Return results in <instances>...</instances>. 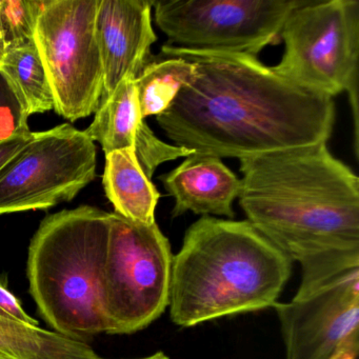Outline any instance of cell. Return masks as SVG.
<instances>
[{
    "instance_id": "6da1fadb",
    "label": "cell",
    "mask_w": 359,
    "mask_h": 359,
    "mask_svg": "<svg viewBox=\"0 0 359 359\" xmlns=\"http://www.w3.org/2000/svg\"><path fill=\"white\" fill-rule=\"evenodd\" d=\"M159 56L193 66L190 81L156 116L174 146L241 159L327 142L331 136L333 98L294 85L257 57L165 46Z\"/></svg>"
},
{
    "instance_id": "7a4b0ae2",
    "label": "cell",
    "mask_w": 359,
    "mask_h": 359,
    "mask_svg": "<svg viewBox=\"0 0 359 359\" xmlns=\"http://www.w3.org/2000/svg\"><path fill=\"white\" fill-rule=\"evenodd\" d=\"M239 161L248 222L302 266L295 297L359 269V178L327 142Z\"/></svg>"
},
{
    "instance_id": "3957f363",
    "label": "cell",
    "mask_w": 359,
    "mask_h": 359,
    "mask_svg": "<svg viewBox=\"0 0 359 359\" xmlns=\"http://www.w3.org/2000/svg\"><path fill=\"white\" fill-rule=\"evenodd\" d=\"M290 258L248 220L203 216L172 264L170 315L180 327L273 308L292 273Z\"/></svg>"
},
{
    "instance_id": "277c9868",
    "label": "cell",
    "mask_w": 359,
    "mask_h": 359,
    "mask_svg": "<svg viewBox=\"0 0 359 359\" xmlns=\"http://www.w3.org/2000/svg\"><path fill=\"white\" fill-rule=\"evenodd\" d=\"M111 213L90 205L41 222L29 247L30 293L54 332L85 341L107 333L102 274Z\"/></svg>"
},
{
    "instance_id": "5b68a950",
    "label": "cell",
    "mask_w": 359,
    "mask_h": 359,
    "mask_svg": "<svg viewBox=\"0 0 359 359\" xmlns=\"http://www.w3.org/2000/svg\"><path fill=\"white\" fill-rule=\"evenodd\" d=\"M280 39L285 53L272 67L277 74L313 93L348 94L358 155L359 1L300 0Z\"/></svg>"
},
{
    "instance_id": "8992f818",
    "label": "cell",
    "mask_w": 359,
    "mask_h": 359,
    "mask_svg": "<svg viewBox=\"0 0 359 359\" xmlns=\"http://www.w3.org/2000/svg\"><path fill=\"white\" fill-rule=\"evenodd\" d=\"M173 254L157 222L111 213L102 274L107 334H132L158 319L170 304Z\"/></svg>"
},
{
    "instance_id": "52a82bcc",
    "label": "cell",
    "mask_w": 359,
    "mask_h": 359,
    "mask_svg": "<svg viewBox=\"0 0 359 359\" xmlns=\"http://www.w3.org/2000/svg\"><path fill=\"white\" fill-rule=\"evenodd\" d=\"M300 0H158L155 22L165 47L199 53L257 57L280 39L287 16Z\"/></svg>"
},
{
    "instance_id": "ba28073f",
    "label": "cell",
    "mask_w": 359,
    "mask_h": 359,
    "mask_svg": "<svg viewBox=\"0 0 359 359\" xmlns=\"http://www.w3.org/2000/svg\"><path fill=\"white\" fill-rule=\"evenodd\" d=\"M100 0H41L34 43L57 114L70 121L97 111L104 71L96 39Z\"/></svg>"
},
{
    "instance_id": "9c48e42d",
    "label": "cell",
    "mask_w": 359,
    "mask_h": 359,
    "mask_svg": "<svg viewBox=\"0 0 359 359\" xmlns=\"http://www.w3.org/2000/svg\"><path fill=\"white\" fill-rule=\"evenodd\" d=\"M96 176V146L69 123L32 133L0 169V215L72 201Z\"/></svg>"
},
{
    "instance_id": "30bf717a",
    "label": "cell",
    "mask_w": 359,
    "mask_h": 359,
    "mask_svg": "<svg viewBox=\"0 0 359 359\" xmlns=\"http://www.w3.org/2000/svg\"><path fill=\"white\" fill-rule=\"evenodd\" d=\"M273 308L280 320L287 359H330L359 333V269Z\"/></svg>"
},
{
    "instance_id": "8fae6325",
    "label": "cell",
    "mask_w": 359,
    "mask_h": 359,
    "mask_svg": "<svg viewBox=\"0 0 359 359\" xmlns=\"http://www.w3.org/2000/svg\"><path fill=\"white\" fill-rule=\"evenodd\" d=\"M153 4L147 0H100L95 29L104 71L100 102L121 81L135 79L152 60L151 47L157 41L151 18Z\"/></svg>"
},
{
    "instance_id": "7c38bea8",
    "label": "cell",
    "mask_w": 359,
    "mask_h": 359,
    "mask_svg": "<svg viewBox=\"0 0 359 359\" xmlns=\"http://www.w3.org/2000/svg\"><path fill=\"white\" fill-rule=\"evenodd\" d=\"M90 140L100 142L104 154L133 148L136 158L149 180L161 163L192 154V151L159 140L140 113L135 79L119 83L102 100L90 127L85 130Z\"/></svg>"
},
{
    "instance_id": "4fadbf2b",
    "label": "cell",
    "mask_w": 359,
    "mask_h": 359,
    "mask_svg": "<svg viewBox=\"0 0 359 359\" xmlns=\"http://www.w3.org/2000/svg\"><path fill=\"white\" fill-rule=\"evenodd\" d=\"M159 180L175 199L173 217L187 212L235 217L233 201L239 196L241 182L222 159L192 153L175 169L159 176Z\"/></svg>"
},
{
    "instance_id": "5bb4252c",
    "label": "cell",
    "mask_w": 359,
    "mask_h": 359,
    "mask_svg": "<svg viewBox=\"0 0 359 359\" xmlns=\"http://www.w3.org/2000/svg\"><path fill=\"white\" fill-rule=\"evenodd\" d=\"M102 184L115 213L132 222H155L161 195L140 168L133 148L106 154Z\"/></svg>"
},
{
    "instance_id": "9a60e30c",
    "label": "cell",
    "mask_w": 359,
    "mask_h": 359,
    "mask_svg": "<svg viewBox=\"0 0 359 359\" xmlns=\"http://www.w3.org/2000/svg\"><path fill=\"white\" fill-rule=\"evenodd\" d=\"M0 71L29 117L55 110L51 83L35 43L5 52Z\"/></svg>"
},
{
    "instance_id": "2e32d148",
    "label": "cell",
    "mask_w": 359,
    "mask_h": 359,
    "mask_svg": "<svg viewBox=\"0 0 359 359\" xmlns=\"http://www.w3.org/2000/svg\"><path fill=\"white\" fill-rule=\"evenodd\" d=\"M192 75L193 66L188 60L153 56L135 79L142 118L165 112Z\"/></svg>"
},
{
    "instance_id": "e0dca14e",
    "label": "cell",
    "mask_w": 359,
    "mask_h": 359,
    "mask_svg": "<svg viewBox=\"0 0 359 359\" xmlns=\"http://www.w3.org/2000/svg\"><path fill=\"white\" fill-rule=\"evenodd\" d=\"M39 0H0V49L9 50L34 43Z\"/></svg>"
},
{
    "instance_id": "ac0fdd59",
    "label": "cell",
    "mask_w": 359,
    "mask_h": 359,
    "mask_svg": "<svg viewBox=\"0 0 359 359\" xmlns=\"http://www.w3.org/2000/svg\"><path fill=\"white\" fill-rule=\"evenodd\" d=\"M28 119L9 81L0 71V142L31 132Z\"/></svg>"
},
{
    "instance_id": "d6986e66",
    "label": "cell",
    "mask_w": 359,
    "mask_h": 359,
    "mask_svg": "<svg viewBox=\"0 0 359 359\" xmlns=\"http://www.w3.org/2000/svg\"><path fill=\"white\" fill-rule=\"evenodd\" d=\"M0 310L6 314L10 315L12 318L29 325L39 327V321L31 317L22 309L20 300L8 290L7 285L0 281Z\"/></svg>"
},
{
    "instance_id": "ffe728a7",
    "label": "cell",
    "mask_w": 359,
    "mask_h": 359,
    "mask_svg": "<svg viewBox=\"0 0 359 359\" xmlns=\"http://www.w3.org/2000/svg\"><path fill=\"white\" fill-rule=\"evenodd\" d=\"M32 133L18 134L0 142V169L28 144Z\"/></svg>"
},
{
    "instance_id": "44dd1931",
    "label": "cell",
    "mask_w": 359,
    "mask_h": 359,
    "mask_svg": "<svg viewBox=\"0 0 359 359\" xmlns=\"http://www.w3.org/2000/svg\"><path fill=\"white\" fill-rule=\"evenodd\" d=\"M359 352V333L344 342L330 359H356Z\"/></svg>"
},
{
    "instance_id": "7402d4cb",
    "label": "cell",
    "mask_w": 359,
    "mask_h": 359,
    "mask_svg": "<svg viewBox=\"0 0 359 359\" xmlns=\"http://www.w3.org/2000/svg\"><path fill=\"white\" fill-rule=\"evenodd\" d=\"M140 359H170L167 355L163 352H157L155 354L151 355V356L144 357V358Z\"/></svg>"
},
{
    "instance_id": "603a6c76",
    "label": "cell",
    "mask_w": 359,
    "mask_h": 359,
    "mask_svg": "<svg viewBox=\"0 0 359 359\" xmlns=\"http://www.w3.org/2000/svg\"><path fill=\"white\" fill-rule=\"evenodd\" d=\"M4 52L0 49V62H1V60H3Z\"/></svg>"
},
{
    "instance_id": "cb8c5ba5",
    "label": "cell",
    "mask_w": 359,
    "mask_h": 359,
    "mask_svg": "<svg viewBox=\"0 0 359 359\" xmlns=\"http://www.w3.org/2000/svg\"><path fill=\"white\" fill-rule=\"evenodd\" d=\"M0 315H5V316H10V315L6 314V313L1 310H0ZM10 317H11V316H10Z\"/></svg>"
}]
</instances>
